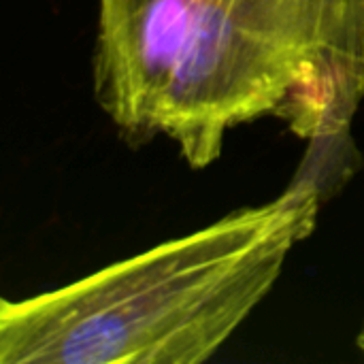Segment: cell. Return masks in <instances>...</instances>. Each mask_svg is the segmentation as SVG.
I'll return each mask as SVG.
<instances>
[{
  "label": "cell",
  "mask_w": 364,
  "mask_h": 364,
  "mask_svg": "<svg viewBox=\"0 0 364 364\" xmlns=\"http://www.w3.org/2000/svg\"><path fill=\"white\" fill-rule=\"evenodd\" d=\"M92 90L130 147L164 136L194 171L267 117L333 143L364 102V0H98Z\"/></svg>",
  "instance_id": "1"
},
{
  "label": "cell",
  "mask_w": 364,
  "mask_h": 364,
  "mask_svg": "<svg viewBox=\"0 0 364 364\" xmlns=\"http://www.w3.org/2000/svg\"><path fill=\"white\" fill-rule=\"evenodd\" d=\"M320 207V183L301 177L64 288L2 299L0 364L207 363L269 296Z\"/></svg>",
  "instance_id": "2"
},
{
  "label": "cell",
  "mask_w": 364,
  "mask_h": 364,
  "mask_svg": "<svg viewBox=\"0 0 364 364\" xmlns=\"http://www.w3.org/2000/svg\"><path fill=\"white\" fill-rule=\"evenodd\" d=\"M356 346H358L360 354L364 356V322H363V328H360V333H358V337H356Z\"/></svg>",
  "instance_id": "3"
}]
</instances>
